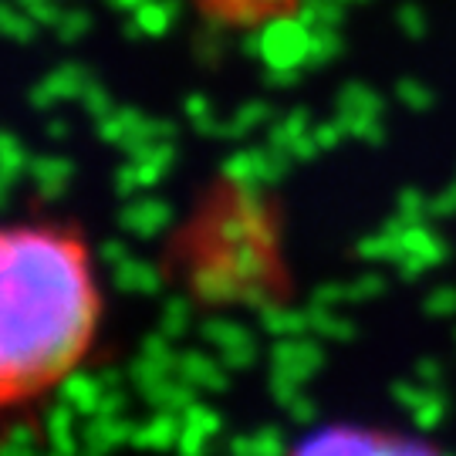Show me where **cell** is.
<instances>
[{
	"instance_id": "6da1fadb",
	"label": "cell",
	"mask_w": 456,
	"mask_h": 456,
	"mask_svg": "<svg viewBox=\"0 0 456 456\" xmlns=\"http://www.w3.org/2000/svg\"><path fill=\"white\" fill-rule=\"evenodd\" d=\"M105 288L78 220H0V419L28 416L95 355Z\"/></svg>"
},
{
	"instance_id": "3957f363",
	"label": "cell",
	"mask_w": 456,
	"mask_h": 456,
	"mask_svg": "<svg viewBox=\"0 0 456 456\" xmlns=\"http://www.w3.org/2000/svg\"><path fill=\"white\" fill-rule=\"evenodd\" d=\"M196 17L220 31H264L294 20L308 0H186Z\"/></svg>"
},
{
	"instance_id": "7a4b0ae2",
	"label": "cell",
	"mask_w": 456,
	"mask_h": 456,
	"mask_svg": "<svg viewBox=\"0 0 456 456\" xmlns=\"http://www.w3.org/2000/svg\"><path fill=\"white\" fill-rule=\"evenodd\" d=\"M288 456H429L419 443L399 433L382 429H359V426H335L311 433Z\"/></svg>"
}]
</instances>
